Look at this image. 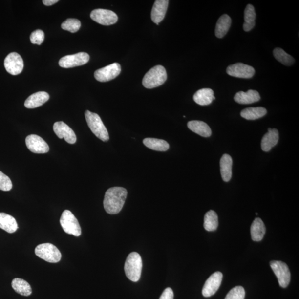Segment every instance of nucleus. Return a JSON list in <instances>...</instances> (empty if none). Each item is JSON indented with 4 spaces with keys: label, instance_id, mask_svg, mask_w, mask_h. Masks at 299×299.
<instances>
[{
    "label": "nucleus",
    "instance_id": "bb28decb",
    "mask_svg": "<svg viewBox=\"0 0 299 299\" xmlns=\"http://www.w3.org/2000/svg\"><path fill=\"white\" fill-rule=\"evenodd\" d=\"M267 111L263 107H248L241 111L240 115L247 120H256L263 117Z\"/></svg>",
    "mask_w": 299,
    "mask_h": 299
},
{
    "label": "nucleus",
    "instance_id": "c85d7f7f",
    "mask_svg": "<svg viewBox=\"0 0 299 299\" xmlns=\"http://www.w3.org/2000/svg\"><path fill=\"white\" fill-rule=\"evenodd\" d=\"M143 143L149 149L158 151H166L169 149V144L164 140L155 138L144 139Z\"/></svg>",
    "mask_w": 299,
    "mask_h": 299
},
{
    "label": "nucleus",
    "instance_id": "cd10ccee",
    "mask_svg": "<svg viewBox=\"0 0 299 299\" xmlns=\"http://www.w3.org/2000/svg\"><path fill=\"white\" fill-rule=\"evenodd\" d=\"M12 287L16 293L23 296H30L32 294L31 285L27 281L20 278H15L12 280Z\"/></svg>",
    "mask_w": 299,
    "mask_h": 299
},
{
    "label": "nucleus",
    "instance_id": "a211bd4d",
    "mask_svg": "<svg viewBox=\"0 0 299 299\" xmlns=\"http://www.w3.org/2000/svg\"><path fill=\"white\" fill-rule=\"evenodd\" d=\"M49 99V95L45 91H39L32 94L25 101L24 106L28 109H35L44 105Z\"/></svg>",
    "mask_w": 299,
    "mask_h": 299
},
{
    "label": "nucleus",
    "instance_id": "b1692460",
    "mask_svg": "<svg viewBox=\"0 0 299 299\" xmlns=\"http://www.w3.org/2000/svg\"><path fill=\"white\" fill-rule=\"evenodd\" d=\"M188 127L191 131L205 138L210 137L212 134L211 128L205 122L193 120L188 123Z\"/></svg>",
    "mask_w": 299,
    "mask_h": 299
},
{
    "label": "nucleus",
    "instance_id": "72a5a7b5",
    "mask_svg": "<svg viewBox=\"0 0 299 299\" xmlns=\"http://www.w3.org/2000/svg\"><path fill=\"white\" fill-rule=\"evenodd\" d=\"M12 188V183L10 178L0 171V190L9 191Z\"/></svg>",
    "mask_w": 299,
    "mask_h": 299
},
{
    "label": "nucleus",
    "instance_id": "f3484780",
    "mask_svg": "<svg viewBox=\"0 0 299 299\" xmlns=\"http://www.w3.org/2000/svg\"><path fill=\"white\" fill-rule=\"evenodd\" d=\"M235 102L240 105H249L259 102L260 99L259 93L254 90H249L247 92L240 91L235 95Z\"/></svg>",
    "mask_w": 299,
    "mask_h": 299
},
{
    "label": "nucleus",
    "instance_id": "f8f14e48",
    "mask_svg": "<svg viewBox=\"0 0 299 299\" xmlns=\"http://www.w3.org/2000/svg\"><path fill=\"white\" fill-rule=\"evenodd\" d=\"M227 73L230 76L239 78H251L255 74L254 68L242 63H237L228 66Z\"/></svg>",
    "mask_w": 299,
    "mask_h": 299
},
{
    "label": "nucleus",
    "instance_id": "473e14b6",
    "mask_svg": "<svg viewBox=\"0 0 299 299\" xmlns=\"http://www.w3.org/2000/svg\"><path fill=\"white\" fill-rule=\"evenodd\" d=\"M245 294L246 293L242 286H235L227 294L225 299H244Z\"/></svg>",
    "mask_w": 299,
    "mask_h": 299
},
{
    "label": "nucleus",
    "instance_id": "c756f323",
    "mask_svg": "<svg viewBox=\"0 0 299 299\" xmlns=\"http://www.w3.org/2000/svg\"><path fill=\"white\" fill-rule=\"evenodd\" d=\"M205 229L209 232H213L217 230L218 226V215L215 212L210 210L206 214L204 218Z\"/></svg>",
    "mask_w": 299,
    "mask_h": 299
},
{
    "label": "nucleus",
    "instance_id": "ddd939ff",
    "mask_svg": "<svg viewBox=\"0 0 299 299\" xmlns=\"http://www.w3.org/2000/svg\"><path fill=\"white\" fill-rule=\"evenodd\" d=\"M223 274L221 272H217L212 274L208 278L202 289V295L208 298L214 296L217 292L221 286L222 281Z\"/></svg>",
    "mask_w": 299,
    "mask_h": 299
},
{
    "label": "nucleus",
    "instance_id": "423d86ee",
    "mask_svg": "<svg viewBox=\"0 0 299 299\" xmlns=\"http://www.w3.org/2000/svg\"><path fill=\"white\" fill-rule=\"evenodd\" d=\"M61 225L66 234L79 236L81 235V228L77 219L69 210L62 213L60 219Z\"/></svg>",
    "mask_w": 299,
    "mask_h": 299
},
{
    "label": "nucleus",
    "instance_id": "2f4dec72",
    "mask_svg": "<svg viewBox=\"0 0 299 299\" xmlns=\"http://www.w3.org/2000/svg\"><path fill=\"white\" fill-rule=\"evenodd\" d=\"M81 26L80 21L75 19H68L61 24V27L63 30L71 33L77 32L80 30Z\"/></svg>",
    "mask_w": 299,
    "mask_h": 299
},
{
    "label": "nucleus",
    "instance_id": "39448f33",
    "mask_svg": "<svg viewBox=\"0 0 299 299\" xmlns=\"http://www.w3.org/2000/svg\"><path fill=\"white\" fill-rule=\"evenodd\" d=\"M35 251L37 256L49 263H58L61 259L62 255L59 249L51 243L40 244Z\"/></svg>",
    "mask_w": 299,
    "mask_h": 299
},
{
    "label": "nucleus",
    "instance_id": "6ab92c4d",
    "mask_svg": "<svg viewBox=\"0 0 299 299\" xmlns=\"http://www.w3.org/2000/svg\"><path fill=\"white\" fill-rule=\"evenodd\" d=\"M279 132L276 128H272L268 130L267 134L263 136L261 140V148L265 152H268L276 146L279 141Z\"/></svg>",
    "mask_w": 299,
    "mask_h": 299
},
{
    "label": "nucleus",
    "instance_id": "4468645a",
    "mask_svg": "<svg viewBox=\"0 0 299 299\" xmlns=\"http://www.w3.org/2000/svg\"><path fill=\"white\" fill-rule=\"evenodd\" d=\"M53 131L60 139H64L69 144H74L77 137L74 131L63 122H56L53 125Z\"/></svg>",
    "mask_w": 299,
    "mask_h": 299
},
{
    "label": "nucleus",
    "instance_id": "e433bc0d",
    "mask_svg": "<svg viewBox=\"0 0 299 299\" xmlns=\"http://www.w3.org/2000/svg\"><path fill=\"white\" fill-rule=\"evenodd\" d=\"M58 1H59L58 0H43V2L44 5L49 6L54 5Z\"/></svg>",
    "mask_w": 299,
    "mask_h": 299
},
{
    "label": "nucleus",
    "instance_id": "f03ea898",
    "mask_svg": "<svg viewBox=\"0 0 299 299\" xmlns=\"http://www.w3.org/2000/svg\"><path fill=\"white\" fill-rule=\"evenodd\" d=\"M142 259L136 252H132L127 257L124 270L128 279L133 282L138 281L142 271Z\"/></svg>",
    "mask_w": 299,
    "mask_h": 299
},
{
    "label": "nucleus",
    "instance_id": "7c9ffc66",
    "mask_svg": "<svg viewBox=\"0 0 299 299\" xmlns=\"http://www.w3.org/2000/svg\"><path fill=\"white\" fill-rule=\"evenodd\" d=\"M273 55L277 61L285 65L290 66L294 63V58L281 48H276L274 49Z\"/></svg>",
    "mask_w": 299,
    "mask_h": 299
},
{
    "label": "nucleus",
    "instance_id": "6e6552de",
    "mask_svg": "<svg viewBox=\"0 0 299 299\" xmlns=\"http://www.w3.org/2000/svg\"><path fill=\"white\" fill-rule=\"evenodd\" d=\"M90 18L95 22L104 26H110L118 21V18L114 12L98 8L91 11Z\"/></svg>",
    "mask_w": 299,
    "mask_h": 299
},
{
    "label": "nucleus",
    "instance_id": "1a4fd4ad",
    "mask_svg": "<svg viewBox=\"0 0 299 299\" xmlns=\"http://www.w3.org/2000/svg\"><path fill=\"white\" fill-rule=\"evenodd\" d=\"M89 55L85 52H80L72 55H67L61 58L59 65L64 68L76 67L88 63Z\"/></svg>",
    "mask_w": 299,
    "mask_h": 299
},
{
    "label": "nucleus",
    "instance_id": "c9c22d12",
    "mask_svg": "<svg viewBox=\"0 0 299 299\" xmlns=\"http://www.w3.org/2000/svg\"><path fill=\"white\" fill-rule=\"evenodd\" d=\"M174 294L172 289L167 288L165 289L159 299H173Z\"/></svg>",
    "mask_w": 299,
    "mask_h": 299
},
{
    "label": "nucleus",
    "instance_id": "5701e85b",
    "mask_svg": "<svg viewBox=\"0 0 299 299\" xmlns=\"http://www.w3.org/2000/svg\"><path fill=\"white\" fill-rule=\"evenodd\" d=\"M265 232L266 228L262 220L259 218H256L251 228L252 240L255 242H259L263 239Z\"/></svg>",
    "mask_w": 299,
    "mask_h": 299
},
{
    "label": "nucleus",
    "instance_id": "4be33fe9",
    "mask_svg": "<svg viewBox=\"0 0 299 299\" xmlns=\"http://www.w3.org/2000/svg\"><path fill=\"white\" fill-rule=\"evenodd\" d=\"M18 228L15 218L5 213H0V228L9 234H13Z\"/></svg>",
    "mask_w": 299,
    "mask_h": 299
},
{
    "label": "nucleus",
    "instance_id": "f257e3e1",
    "mask_svg": "<svg viewBox=\"0 0 299 299\" xmlns=\"http://www.w3.org/2000/svg\"><path fill=\"white\" fill-rule=\"evenodd\" d=\"M127 191L121 187L108 189L104 199V207L107 214H115L120 213L127 197Z\"/></svg>",
    "mask_w": 299,
    "mask_h": 299
},
{
    "label": "nucleus",
    "instance_id": "412c9836",
    "mask_svg": "<svg viewBox=\"0 0 299 299\" xmlns=\"http://www.w3.org/2000/svg\"><path fill=\"white\" fill-rule=\"evenodd\" d=\"M232 20L228 15H223L220 17L215 29V36L222 39L225 36L231 26Z\"/></svg>",
    "mask_w": 299,
    "mask_h": 299
},
{
    "label": "nucleus",
    "instance_id": "dca6fc26",
    "mask_svg": "<svg viewBox=\"0 0 299 299\" xmlns=\"http://www.w3.org/2000/svg\"><path fill=\"white\" fill-rule=\"evenodd\" d=\"M169 2L168 0L155 1L151 13V18L153 23L159 24L164 20L168 10Z\"/></svg>",
    "mask_w": 299,
    "mask_h": 299
},
{
    "label": "nucleus",
    "instance_id": "2eb2a0df",
    "mask_svg": "<svg viewBox=\"0 0 299 299\" xmlns=\"http://www.w3.org/2000/svg\"><path fill=\"white\" fill-rule=\"evenodd\" d=\"M26 144L29 150L35 153H45L49 151L48 145L40 136L30 135L26 138Z\"/></svg>",
    "mask_w": 299,
    "mask_h": 299
},
{
    "label": "nucleus",
    "instance_id": "aec40b11",
    "mask_svg": "<svg viewBox=\"0 0 299 299\" xmlns=\"http://www.w3.org/2000/svg\"><path fill=\"white\" fill-rule=\"evenodd\" d=\"M214 92L210 88H203L199 90L193 95L195 102L200 106L210 105L214 101Z\"/></svg>",
    "mask_w": 299,
    "mask_h": 299
},
{
    "label": "nucleus",
    "instance_id": "9b49d317",
    "mask_svg": "<svg viewBox=\"0 0 299 299\" xmlns=\"http://www.w3.org/2000/svg\"><path fill=\"white\" fill-rule=\"evenodd\" d=\"M4 65L8 73L16 76L22 72L24 63L22 58L19 54L12 52L6 57Z\"/></svg>",
    "mask_w": 299,
    "mask_h": 299
},
{
    "label": "nucleus",
    "instance_id": "f704fd0d",
    "mask_svg": "<svg viewBox=\"0 0 299 299\" xmlns=\"http://www.w3.org/2000/svg\"><path fill=\"white\" fill-rule=\"evenodd\" d=\"M44 40V33L43 31L37 30L31 33L30 41L32 44L41 45Z\"/></svg>",
    "mask_w": 299,
    "mask_h": 299
},
{
    "label": "nucleus",
    "instance_id": "20e7f679",
    "mask_svg": "<svg viewBox=\"0 0 299 299\" xmlns=\"http://www.w3.org/2000/svg\"><path fill=\"white\" fill-rule=\"evenodd\" d=\"M85 117L90 129L93 134L103 141L109 139V133L100 116L96 113L86 110Z\"/></svg>",
    "mask_w": 299,
    "mask_h": 299
},
{
    "label": "nucleus",
    "instance_id": "393cba45",
    "mask_svg": "<svg viewBox=\"0 0 299 299\" xmlns=\"http://www.w3.org/2000/svg\"><path fill=\"white\" fill-rule=\"evenodd\" d=\"M232 164L231 156L228 154H224L220 161L221 176L224 181L228 182L231 179Z\"/></svg>",
    "mask_w": 299,
    "mask_h": 299
},
{
    "label": "nucleus",
    "instance_id": "a878e982",
    "mask_svg": "<svg viewBox=\"0 0 299 299\" xmlns=\"http://www.w3.org/2000/svg\"><path fill=\"white\" fill-rule=\"evenodd\" d=\"M256 14L254 6L249 4L244 11V22L243 29L244 31L248 32L254 28L256 22Z\"/></svg>",
    "mask_w": 299,
    "mask_h": 299
},
{
    "label": "nucleus",
    "instance_id": "0eeeda50",
    "mask_svg": "<svg viewBox=\"0 0 299 299\" xmlns=\"http://www.w3.org/2000/svg\"><path fill=\"white\" fill-rule=\"evenodd\" d=\"M270 265L281 287H287L291 279V274L287 264L281 261L273 260L270 262Z\"/></svg>",
    "mask_w": 299,
    "mask_h": 299
},
{
    "label": "nucleus",
    "instance_id": "9d476101",
    "mask_svg": "<svg viewBox=\"0 0 299 299\" xmlns=\"http://www.w3.org/2000/svg\"><path fill=\"white\" fill-rule=\"evenodd\" d=\"M120 72L121 66L118 63H114L97 70L94 73V77L99 82H106L114 80Z\"/></svg>",
    "mask_w": 299,
    "mask_h": 299
},
{
    "label": "nucleus",
    "instance_id": "7ed1b4c3",
    "mask_svg": "<svg viewBox=\"0 0 299 299\" xmlns=\"http://www.w3.org/2000/svg\"><path fill=\"white\" fill-rule=\"evenodd\" d=\"M167 80V73L163 66L158 65L145 75L143 85L145 88L152 89L163 85Z\"/></svg>",
    "mask_w": 299,
    "mask_h": 299
}]
</instances>
